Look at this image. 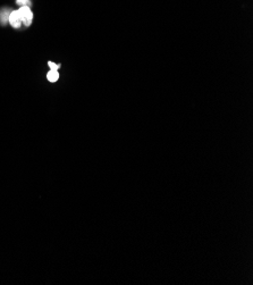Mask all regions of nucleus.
I'll use <instances>...</instances> for the list:
<instances>
[{
    "label": "nucleus",
    "instance_id": "3",
    "mask_svg": "<svg viewBox=\"0 0 253 285\" xmlns=\"http://www.w3.org/2000/svg\"><path fill=\"white\" fill-rule=\"evenodd\" d=\"M9 14H11L9 9H3V11L0 12V23L6 24V22H8Z\"/></svg>",
    "mask_w": 253,
    "mask_h": 285
},
{
    "label": "nucleus",
    "instance_id": "4",
    "mask_svg": "<svg viewBox=\"0 0 253 285\" xmlns=\"http://www.w3.org/2000/svg\"><path fill=\"white\" fill-rule=\"evenodd\" d=\"M47 77L50 82H56V81H58V79H59V73H58V72L55 70H51L49 73H48Z\"/></svg>",
    "mask_w": 253,
    "mask_h": 285
},
{
    "label": "nucleus",
    "instance_id": "1",
    "mask_svg": "<svg viewBox=\"0 0 253 285\" xmlns=\"http://www.w3.org/2000/svg\"><path fill=\"white\" fill-rule=\"evenodd\" d=\"M19 13V16H21V21L25 26H30L32 24L33 19V13L31 11V8L28 6H22L19 9H17Z\"/></svg>",
    "mask_w": 253,
    "mask_h": 285
},
{
    "label": "nucleus",
    "instance_id": "6",
    "mask_svg": "<svg viewBox=\"0 0 253 285\" xmlns=\"http://www.w3.org/2000/svg\"><path fill=\"white\" fill-rule=\"evenodd\" d=\"M48 65H49V67L51 70H55V71H57L58 69H59V65H57V64H55V62H52V61H49L48 62Z\"/></svg>",
    "mask_w": 253,
    "mask_h": 285
},
{
    "label": "nucleus",
    "instance_id": "2",
    "mask_svg": "<svg viewBox=\"0 0 253 285\" xmlns=\"http://www.w3.org/2000/svg\"><path fill=\"white\" fill-rule=\"evenodd\" d=\"M8 22L11 23V25L15 28H18L21 26L22 21H21V16H19V13L18 11H13L9 14V18H8Z\"/></svg>",
    "mask_w": 253,
    "mask_h": 285
},
{
    "label": "nucleus",
    "instance_id": "5",
    "mask_svg": "<svg viewBox=\"0 0 253 285\" xmlns=\"http://www.w3.org/2000/svg\"><path fill=\"white\" fill-rule=\"evenodd\" d=\"M16 3L21 7L22 6H28V7H30V0H16Z\"/></svg>",
    "mask_w": 253,
    "mask_h": 285
}]
</instances>
